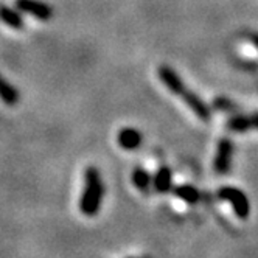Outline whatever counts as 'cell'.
I'll return each instance as SVG.
<instances>
[{"mask_svg":"<svg viewBox=\"0 0 258 258\" xmlns=\"http://www.w3.org/2000/svg\"><path fill=\"white\" fill-rule=\"evenodd\" d=\"M84 190L80 199V210L86 216H94L101 207V201L104 196V185L101 176L95 167H89L84 174Z\"/></svg>","mask_w":258,"mask_h":258,"instance_id":"cell-1","label":"cell"},{"mask_svg":"<svg viewBox=\"0 0 258 258\" xmlns=\"http://www.w3.org/2000/svg\"><path fill=\"white\" fill-rule=\"evenodd\" d=\"M218 196L226 201L230 202V206L235 212V215L239 219H246L250 215V204H249V199L247 196L235 187H223L218 191Z\"/></svg>","mask_w":258,"mask_h":258,"instance_id":"cell-2","label":"cell"},{"mask_svg":"<svg viewBox=\"0 0 258 258\" xmlns=\"http://www.w3.org/2000/svg\"><path fill=\"white\" fill-rule=\"evenodd\" d=\"M16 7L39 21H48L53 16V8L41 0H16Z\"/></svg>","mask_w":258,"mask_h":258,"instance_id":"cell-3","label":"cell"},{"mask_svg":"<svg viewBox=\"0 0 258 258\" xmlns=\"http://www.w3.org/2000/svg\"><path fill=\"white\" fill-rule=\"evenodd\" d=\"M159 78H160V81L167 86L174 95H177V97H182L183 94H185V86H183V83H182V80L177 77V73L171 69V67H168V66H160L159 67Z\"/></svg>","mask_w":258,"mask_h":258,"instance_id":"cell-4","label":"cell"},{"mask_svg":"<svg viewBox=\"0 0 258 258\" xmlns=\"http://www.w3.org/2000/svg\"><path fill=\"white\" fill-rule=\"evenodd\" d=\"M232 160V143L229 140H223L218 146L216 157H215V170L219 174H226L230 170Z\"/></svg>","mask_w":258,"mask_h":258,"instance_id":"cell-5","label":"cell"},{"mask_svg":"<svg viewBox=\"0 0 258 258\" xmlns=\"http://www.w3.org/2000/svg\"><path fill=\"white\" fill-rule=\"evenodd\" d=\"M117 139L123 150H137L142 145V134L134 127H123Z\"/></svg>","mask_w":258,"mask_h":258,"instance_id":"cell-6","label":"cell"},{"mask_svg":"<svg viewBox=\"0 0 258 258\" xmlns=\"http://www.w3.org/2000/svg\"><path fill=\"white\" fill-rule=\"evenodd\" d=\"M0 21H2L5 25L16 28V30H21L24 28V19L22 16L17 13L16 10L7 7V5H0Z\"/></svg>","mask_w":258,"mask_h":258,"instance_id":"cell-7","label":"cell"},{"mask_svg":"<svg viewBox=\"0 0 258 258\" xmlns=\"http://www.w3.org/2000/svg\"><path fill=\"white\" fill-rule=\"evenodd\" d=\"M0 100L7 104H16L19 101V92L14 89L2 75H0Z\"/></svg>","mask_w":258,"mask_h":258,"instance_id":"cell-8","label":"cell"},{"mask_svg":"<svg viewBox=\"0 0 258 258\" xmlns=\"http://www.w3.org/2000/svg\"><path fill=\"white\" fill-rule=\"evenodd\" d=\"M154 188L159 193H167L171 188V171L167 167H162L154 176Z\"/></svg>","mask_w":258,"mask_h":258,"instance_id":"cell-9","label":"cell"},{"mask_svg":"<svg viewBox=\"0 0 258 258\" xmlns=\"http://www.w3.org/2000/svg\"><path fill=\"white\" fill-rule=\"evenodd\" d=\"M174 196L182 199L183 202H187V204H196V202L201 199L199 191L191 185H180V187L174 188Z\"/></svg>","mask_w":258,"mask_h":258,"instance_id":"cell-10","label":"cell"},{"mask_svg":"<svg viewBox=\"0 0 258 258\" xmlns=\"http://www.w3.org/2000/svg\"><path fill=\"white\" fill-rule=\"evenodd\" d=\"M133 182L134 185L139 188V190H148V187L151 185V176L148 171H145L142 168H137L134 173H133Z\"/></svg>","mask_w":258,"mask_h":258,"instance_id":"cell-11","label":"cell"},{"mask_svg":"<svg viewBox=\"0 0 258 258\" xmlns=\"http://www.w3.org/2000/svg\"><path fill=\"white\" fill-rule=\"evenodd\" d=\"M252 124L250 120H246V118H235L232 121V127L235 129V131H244L246 127H249Z\"/></svg>","mask_w":258,"mask_h":258,"instance_id":"cell-12","label":"cell"},{"mask_svg":"<svg viewBox=\"0 0 258 258\" xmlns=\"http://www.w3.org/2000/svg\"><path fill=\"white\" fill-rule=\"evenodd\" d=\"M255 124L258 126V117H256V120H255Z\"/></svg>","mask_w":258,"mask_h":258,"instance_id":"cell-13","label":"cell"}]
</instances>
